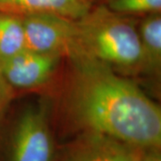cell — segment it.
Returning <instances> with one entry per match:
<instances>
[{
  "mask_svg": "<svg viewBox=\"0 0 161 161\" xmlns=\"http://www.w3.org/2000/svg\"><path fill=\"white\" fill-rule=\"evenodd\" d=\"M73 64L66 109L77 126L142 149L161 147V109L133 81L92 58Z\"/></svg>",
  "mask_w": 161,
  "mask_h": 161,
  "instance_id": "6da1fadb",
  "label": "cell"
},
{
  "mask_svg": "<svg viewBox=\"0 0 161 161\" xmlns=\"http://www.w3.org/2000/svg\"><path fill=\"white\" fill-rule=\"evenodd\" d=\"M80 46L89 58L126 74L142 73V48L134 21L105 5L76 20Z\"/></svg>",
  "mask_w": 161,
  "mask_h": 161,
  "instance_id": "7a4b0ae2",
  "label": "cell"
},
{
  "mask_svg": "<svg viewBox=\"0 0 161 161\" xmlns=\"http://www.w3.org/2000/svg\"><path fill=\"white\" fill-rule=\"evenodd\" d=\"M26 48L67 58L75 63L89 58L80 46L76 20L53 14L22 16Z\"/></svg>",
  "mask_w": 161,
  "mask_h": 161,
  "instance_id": "3957f363",
  "label": "cell"
},
{
  "mask_svg": "<svg viewBox=\"0 0 161 161\" xmlns=\"http://www.w3.org/2000/svg\"><path fill=\"white\" fill-rule=\"evenodd\" d=\"M54 156L47 105L31 106L16 124L11 141L10 161H53Z\"/></svg>",
  "mask_w": 161,
  "mask_h": 161,
  "instance_id": "277c9868",
  "label": "cell"
},
{
  "mask_svg": "<svg viewBox=\"0 0 161 161\" xmlns=\"http://www.w3.org/2000/svg\"><path fill=\"white\" fill-rule=\"evenodd\" d=\"M60 57L25 49L0 62V74L14 89H32L50 80Z\"/></svg>",
  "mask_w": 161,
  "mask_h": 161,
  "instance_id": "5b68a950",
  "label": "cell"
},
{
  "mask_svg": "<svg viewBox=\"0 0 161 161\" xmlns=\"http://www.w3.org/2000/svg\"><path fill=\"white\" fill-rule=\"evenodd\" d=\"M144 150L107 135L84 132L60 161H140Z\"/></svg>",
  "mask_w": 161,
  "mask_h": 161,
  "instance_id": "8992f818",
  "label": "cell"
},
{
  "mask_svg": "<svg viewBox=\"0 0 161 161\" xmlns=\"http://www.w3.org/2000/svg\"><path fill=\"white\" fill-rule=\"evenodd\" d=\"M92 8L80 0H0V12L25 16L36 14H53L79 20Z\"/></svg>",
  "mask_w": 161,
  "mask_h": 161,
  "instance_id": "52a82bcc",
  "label": "cell"
},
{
  "mask_svg": "<svg viewBox=\"0 0 161 161\" xmlns=\"http://www.w3.org/2000/svg\"><path fill=\"white\" fill-rule=\"evenodd\" d=\"M142 48V73L160 75L161 70V14H147L138 29Z\"/></svg>",
  "mask_w": 161,
  "mask_h": 161,
  "instance_id": "ba28073f",
  "label": "cell"
},
{
  "mask_svg": "<svg viewBox=\"0 0 161 161\" xmlns=\"http://www.w3.org/2000/svg\"><path fill=\"white\" fill-rule=\"evenodd\" d=\"M27 49L23 18L0 12V62Z\"/></svg>",
  "mask_w": 161,
  "mask_h": 161,
  "instance_id": "9c48e42d",
  "label": "cell"
},
{
  "mask_svg": "<svg viewBox=\"0 0 161 161\" xmlns=\"http://www.w3.org/2000/svg\"><path fill=\"white\" fill-rule=\"evenodd\" d=\"M105 6L123 15H147L161 11V0H108Z\"/></svg>",
  "mask_w": 161,
  "mask_h": 161,
  "instance_id": "30bf717a",
  "label": "cell"
},
{
  "mask_svg": "<svg viewBox=\"0 0 161 161\" xmlns=\"http://www.w3.org/2000/svg\"><path fill=\"white\" fill-rule=\"evenodd\" d=\"M14 98V88L0 74V115L6 109Z\"/></svg>",
  "mask_w": 161,
  "mask_h": 161,
  "instance_id": "8fae6325",
  "label": "cell"
},
{
  "mask_svg": "<svg viewBox=\"0 0 161 161\" xmlns=\"http://www.w3.org/2000/svg\"><path fill=\"white\" fill-rule=\"evenodd\" d=\"M140 161H161L160 148L145 149Z\"/></svg>",
  "mask_w": 161,
  "mask_h": 161,
  "instance_id": "7c38bea8",
  "label": "cell"
},
{
  "mask_svg": "<svg viewBox=\"0 0 161 161\" xmlns=\"http://www.w3.org/2000/svg\"><path fill=\"white\" fill-rule=\"evenodd\" d=\"M80 1H82V2H84L86 4H89L90 6H92V2H93V0H80Z\"/></svg>",
  "mask_w": 161,
  "mask_h": 161,
  "instance_id": "4fadbf2b",
  "label": "cell"
}]
</instances>
